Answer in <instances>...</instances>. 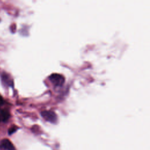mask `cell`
I'll return each mask as SVG.
<instances>
[{"instance_id":"cell-1","label":"cell","mask_w":150,"mask_h":150,"mask_svg":"<svg viewBox=\"0 0 150 150\" xmlns=\"http://www.w3.org/2000/svg\"><path fill=\"white\" fill-rule=\"evenodd\" d=\"M49 80L56 86H61L64 82V77L57 73L52 74L49 76Z\"/></svg>"},{"instance_id":"cell-2","label":"cell","mask_w":150,"mask_h":150,"mask_svg":"<svg viewBox=\"0 0 150 150\" xmlns=\"http://www.w3.org/2000/svg\"><path fill=\"white\" fill-rule=\"evenodd\" d=\"M41 115L44 119L49 122L55 123L57 121V115L53 111L45 110L41 112Z\"/></svg>"},{"instance_id":"cell-3","label":"cell","mask_w":150,"mask_h":150,"mask_svg":"<svg viewBox=\"0 0 150 150\" xmlns=\"http://www.w3.org/2000/svg\"><path fill=\"white\" fill-rule=\"evenodd\" d=\"M1 148L5 150H16L13 144L8 139H4L0 143Z\"/></svg>"},{"instance_id":"cell-4","label":"cell","mask_w":150,"mask_h":150,"mask_svg":"<svg viewBox=\"0 0 150 150\" xmlns=\"http://www.w3.org/2000/svg\"><path fill=\"white\" fill-rule=\"evenodd\" d=\"M9 117H10V114L7 110H2L1 111L0 118H1V120H2V121L4 122L7 121L9 118Z\"/></svg>"},{"instance_id":"cell-5","label":"cell","mask_w":150,"mask_h":150,"mask_svg":"<svg viewBox=\"0 0 150 150\" xmlns=\"http://www.w3.org/2000/svg\"><path fill=\"white\" fill-rule=\"evenodd\" d=\"M18 129V127L16 126H12L8 129V134L11 135L13 134Z\"/></svg>"},{"instance_id":"cell-6","label":"cell","mask_w":150,"mask_h":150,"mask_svg":"<svg viewBox=\"0 0 150 150\" xmlns=\"http://www.w3.org/2000/svg\"><path fill=\"white\" fill-rule=\"evenodd\" d=\"M4 103V100L2 97L0 96V105H2Z\"/></svg>"},{"instance_id":"cell-7","label":"cell","mask_w":150,"mask_h":150,"mask_svg":"<svg viewBox=\"0 0 150 150\" xmlns=\"http://www.w3.org/2000/svg\"><path fill=\"white\" fill-rule=\"evenodd\" d=\"M0 121H1V118H0Z\"/></svg>"}]
</instances>
